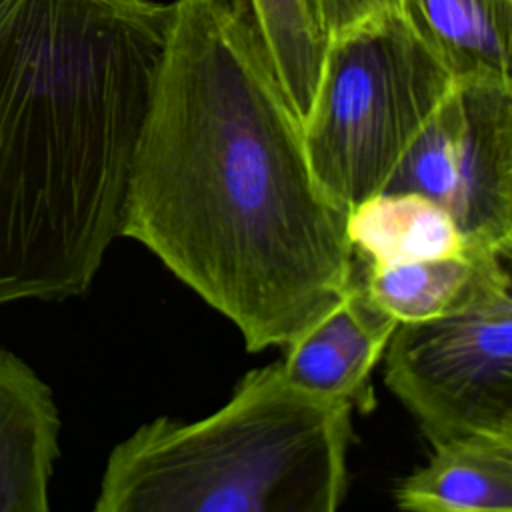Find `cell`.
I'll return each instance as SVG.
<instances>
[{"label": "cell", "instance_id": "cell-3", "mask_svg": "<svg viewBox=\"0 0 512 512\" xmlns=\"http://www.w3.org/2000/svg\"><path fill=\"white\" fill-rule=\"evenodd\" d=\"M350 414L280 362L252 370L210 416L156 418L122 440L92 512H338Z\"/></svg>", "mask_w": 512, "mask_h": 512}, {"label": "cell", "instance_id": "cell-1", "mask_svg": "<svg viewBox=\"0 0 512 512\" xmlns=\"http://www.w3.org/2000/svg\"><path fill=\"white\" fill-rule=\"evenodd\" d=\"M346 216L310 172L246 0L170 2L120 236L260 352L294 344L348 292Z\"/></svg>", "mask_w": 512, "mask_h": 512}, {"label": "cell", "instance_id": "cell-9", "mask_svg": "<svg viewBox=\"0 0 512 512\" xmlns=\"http://www.w3.org/2000/svg\"><path fill=\"white\" fill-rule=\"evenodd\" d=\"M400 10L456 80L512 82V0H400Z\"/></svg>", "mask_w": 512, "mask_h": 512}, {"label": "cell", "instance_id": "cell-12", "mask_svg": "<svg viewBox=\"0 0 512 512\" xmlns=\"http://www.w3.org/2000/svg\"><path fill=\"white\" fill-rule=\"evenodd\" d=\"M246 4L262 50L302 122L316 92L326 38L306 0H246Z\"/></svg>", "mask_w": 512, "mask_h": 512}, {"label": "cell", "instance_id": "cell-5", "mask_svg": "<svg viewBox=\"0 0 512 512\" xmlns=\"http://www.w3.org/2000/svg\"><path fill=\"white\" fill-rule=\"evenodd\" d=\"M384 380L432 446L512 438V276L496 270L464 304L396 324Z\"/></svg>", "mask_w": 512, "mask_h": 512}, {"label": "cell", "instance_id": "cell-6", "mask_svg": "<svg viewBox=\"0 0 512 512\" xmlns=\"http://www.w3.org/2000/svg\"><path fill=\"white\" fill-rule=\"evenodd\" d=\"M386 190L442 206L470 248L512 254V82L458 80Z\"/></svg>", "mask_w": 512, "mask_h": 512}, {"label": "cell", "instance_id": "cell-8", "mask_svg": "<svg viewBox=\"0 0 512 512\" xmlns=\"http://www.w3.org/2000/svg\"><path fill=\"white\" fill-rule=\"evenodd\" d=\"M404 512H512V438L470 436L434 446L396 490Z\"/></svg>", "mask_w": 512, "mask_h": 512}, {"label": "cell", "instance_id": "cell-2", "mask_svg": "<svg viewBox=\"0 0 512 512\" xmlns=\"http://www.w3.org/2000/svg\"><path fill=\"white\" fill-rule=\"evenodd\" d=\"M168 22L154 0H0V306L90 288Z\"/></svg>", "mask_w": 512, "mask_h": 512}, {"label": "cell", "instance_id": "cell-4", "mask_svg": "<svg viewBox=\"0 0 512 512\" xmlns=\"http://www.w3.org/2000/svg\"><path fill=\"white\" fill-rule=\"evenodd\" d=\"M456 82L402 10L328 38L300 122L306 160L324 196L350 212L384 192Z\"/></svg>", "mask_w": 512, "mask_h": 512}, {"label": "cell", "instance_id": "cell-13", "mask_svg": "<svg viewBox=\"0 0 512 512\" xmlns=\"http://www.w3.org/2000/svg\"><path fill=\"white\" fill-rule=\"evenodd\" d=\"M324 38L338 36L370 18L400 10V0H306Z\"/></svg>", "mask_w": 512, "mask_h": 512}, {"label": "cell", "instance_id": "cell-7", "mask_svg": "<svg viewBox=\"0 0 512 512\" xmlns=\"http://www.w3.org/2000/svg\"><path fill=\"white\" fill-rule=\"evenodd\" d=\"M396 320L364 292L358 262L344 298L302 338L288 346L284 376L296 388L370 412V374L396 328Z\"/></svg>", "mask_w": 512, "mask_h": 512}, {"label": "cell", "instance_id": "cell-10", "mask_svg": "<svg viewBox=\"0 0 512 512\" xmlns=\"http://www.w3.org/2000/svg\"><path fill=\"white\" fill-rule=\"evenodd\" d=\"M346 234L354 256L366 264L432 260L474 250L442 206L406 190H384L354 206L346 216Z\"/></svg>", "mask_w": 512, "mask_h": 512}, {"label": "cell", "instance_id": "cell-11", "mask_svg": "<svg viewBox=\"0 0 512 512\" xmlns=\"http://www.w3.org/2000/svg\"><path fill=\"white\" fill-rule=\"evenodd\" d=\"M356 260L364 292L398 324L428 320L458 308L508 262L480 250L398 264Z\"/></svg>", "mask_w": 512, "mask_h": 512}]
</instances>
